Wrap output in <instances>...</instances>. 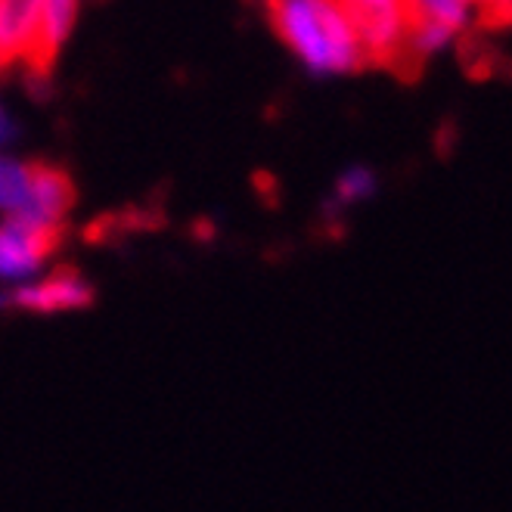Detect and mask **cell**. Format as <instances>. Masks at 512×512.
Wrapping results in <instances>:
<instances>
[{"instance_id":"obj_2","label":"cell","mask_w":512,"mask_h":512,"mask_svg":"<svg viewBox=\"0 0 512 512\" xmlns=\"http://www.w3.org/2000/svg\"><path fill=\"white\" fill-rule=\"evenodd\" d=\"M367 63H395L410 32L407 0H342Z\"/></svg>"},{"instance_id":"obj_12","label":"cell","mask_w":512,"mask_h":512,"mask_svg":"<svg viewBox=\"0 0 512 512\" xmlns=\"http://www.w3.org/2000/svg\"><path fill=\"white\" fill-rule=\"evenodd\" d=\"M16 118L10 115V109L0 103V146H7V143H13L16 140Z\"/></svg>"},{"instance_id":"obj_5","label":"cell","mask_w":512,"mask_h":512,"mask_svg":"<svg viewBox=\"0 0 512 512\" xmlns=\"http://www.w3.org/2000/svg\"><path fill=\"white\" fill-rule=\"evenodd\" d=\"M72 202H75V187L69 174L50 165H32V180H28L25 202L13 218L38 224V227H63Z\"/></svg>"},{"instance_id":"obj_7","label":"cell","mask_w":512,"mask_h":512,"mask_svg":"<svg viewBox=\"0 0 512 512\" xmlns=\"http://www.w3.org/2000/svg\"><path fill=\"white\" fill-rule=\"evenodd\" d=\"M78 19V0H38V59L50 63Z\"/></svg>"},{"instance_id":"obj_1","label":"cell","mask_w":512,"mask_h":512,"mask_svg":"<svg viewBox=\"0 0 512 512\" xmlns=\"http://www.w3.org/2000/svg\"><path fill=\"white\" fill-rule=\"evenodd\" d=\"M270 22L314 75H348L367 63L342 0H270Z\"/></svg>"},{"instance_id":"obj_13","label":"cell","mask_w":512,"mask_h":512,"mask_svg":"<svg viewBox=\"0 0 512 512\" xmlns=\"http://www.w3.org/2000/svg\"><path fill=\"white\" fill-rule=\"evenodd\" d=\"M466 4H472L475 10H497V7H506L509 0H466Z\"/></svg>"},{"instance_id":"obj_3","label":"cell","mask_w":512,"mask_h":512,"mask_svg":"<svg viewBox=\"0 0 512 512\" xmlns=\"http://www.w3.org/2000/svg\"><path fill=\"white\" fill-rule=\"evenodd\" d=\"M90 305H94V286H90L75 267H56L47 280L0 298V308H16V311H32V314L81 311Z\"/></svg>"},{"instance_id":"obj_10","label":"cell","mask_w":512,"mask_h":512,"mask_svg":"<svg viewBox=\"0 0 512 512\" xmlns=\"http://www.w3.org/2000/svg\"><path fill=\"white\" fill-rule=\"evenodd\" d=\"M454 41H457V35L450 32V28H444V25H435V22H410L404 53H413L416 59H429V56L447 50Z\"/></svg>"},{"instance_id":"obj_4","label":"cell","mask_w":512,"mask_h":512,"mask_svg":"<svg viewBox=\"0 0 512 512\" xmlns=\"http://www.w3.org/2000/svg\"><path fill=\"white\" fill-rule=\"evenodd\" d=\"M63 227H38L28 221H0V277H28L59 249Z\"/></svg>"},{"instance_id":"obj_8","label":"cell","mask_w":512,"mask_h":512,"mask_svg":"<svg viewBox=\"0 0 512 512\" xmlns=\"http://www.w3.org/2000/svg\"><path fill=\"white\" fill-rule=\"evenodd\" d=\"M410 22H435L460 35L478 16V10L466 0H407Z\"/></svg>"},{"instance_id":"obj_9","label":"cell","mask_w":512,"mask_h":512,"mask_svg":"<svg viewBox=\"0 0 512 512\" xmlns=\"http://www.w3.org/2000/svg\"><path fill=\"white\" fill-rule=\"evenodd\" d=\"M28 180H32V165L0 156V212L7 218H13L22 208L25 193H28Z\"/></svg>"},{"instance_id":"obj_11","label":"cell","mask_w":512,"mask_h":512,"mask_svg":"<svg viewBox=\"0 0 512 512\" xmlns=\"http://www.w3.org/2000/svg\"><path fill=\"white\" fill-rule=\"evenodd\" d=\"M373 190H376V177L370 168H348L336 184V199L348 205V202H360L373 196Z\"/></svg>"},{"instance_id":"obj_6","label":"cell","mask_w":512,"mask_h":512,"mask_svg":"<svg viewBox=\"0 0 512 512\" xmlns=\"http://www.w3.org/2000/svg\"><path fill=\"white\" fill-rule=\"evenodd\" d=\"M38 59V0H0V63Z\"/></svg>"}]
</instances>
